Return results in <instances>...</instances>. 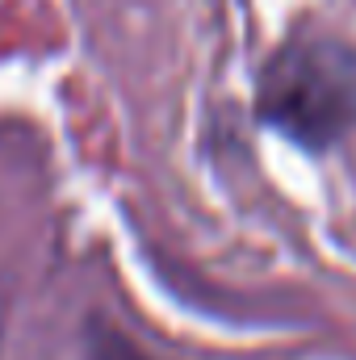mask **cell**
Masks as SVG:
<instances>
[{"label": "cell", "instance_id": "6da1fadb", "mask_svg": "<svg viewBox=\"0 0 356 360\" xmlns=\"http://www.w3.org/2000/svg\"><path fill=\"white\" fill-rule=\"evenodd\" d=\"M256 122L323 155L356 130V46L340 34H289L256 76Z\"/></svg>", "mask_w": 356, "mask_h": 360}, {"label": "cell", "instance_id": "7a4b0ae2", "mask_svg": "<svg viewBox=\"0 0 356 360\" xmlns=\"http://www.w3.org/2000/svg\"><path fill=\"white\" fill-rule=\"evenodd\" d=\"M84 348H89V360H155L151 352H143L122 327H113L101 314H92L89 327H84Z\"/></svg>", "mask_w": 356, "mask_h": 360}]
</instances>
